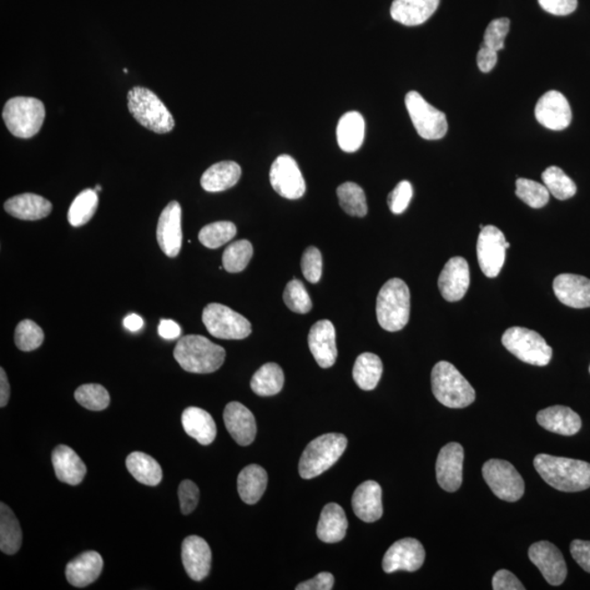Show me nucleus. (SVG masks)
<instances>
[{"instance_id": "nucleus-1", "label": "nucleus", "mask_w": 590, "mask_h": 590, "mask_svg": "<svg viewBox=\"0 0 590 590\" xmlns=\"http://www.w3.org/2000/svg\"><path fill=\"white\" fill-rule=\"evenodd\" d=\"M533 466L543 480L559 491L581 492L590 488L589 462L539 454Z\"/></svg>"}, {"instance_id": "nucleus-2", "label": "nucleus", "mask_w": 590, "mask_h": 590, "mask_svg": "<svg viewBox=\"0 0 590 590\" xmlns=\"http://www.w3.org/2000/svg\"><path fill=\"white\" fill-rule=\"evenodd\" d=\"M181 369L196 374L218 371L225 360V350L204 336L181 337L173 352Z\"/></svg>"}, {"instance_id": "nucleus-3", "label": "nucleus", "mask_w": 590, "mask_h": 590, "mask_svg": "<svg viewBox=\"0 0 590 590\" xmlns=\"http://www.w3.org/2000/svg\"><path fill=\"white\" fill-rule=\"evenodd\" d=\"M376 316L383 330L395 332L408 324L410 317V291L400 278L388 280L378 292Z\"/></svg>"}, {"instance_id": "nucleus-4", "label": "nucleus", "mask_w": 590, "mask_h": 590, "mask_svg": "<svg viewBox=\"0 0 590 590\" xmlns=\"http://www.w3.org/2000/svg\"><path fill=\"white\" fill-rule=\"evenodd\" d=\"M431 383L433 395L447 408L462 409L476 400V392L471 383L450 362L436 363L432 370Z\"/></svg>"}, {"instance_id": "nucleus-5", "label": "nucleus", "mask_w": 590, "mask_h": 590, "mask_svg": "<svg viewBox=\"0 0 590 590\" xmlns=\"http://www.w3.org/2000/svg\"><path fill=\"white\" fill-rule=\"evenodd\" d=\"M348 445L347 437L328 433L313 440L302 454L299 472L305 480L321 475L339 461Z\"/></svg>"}, {"instance_id": "nucleus-6", "label": "nucleus", "mask_w": 590, "mask_h": 590, "mask_svg": "<svg viewBox=\"0 0 590 590\" xmlns=\"http://www.w3.org/2000/svg\"><path fill=\"white\" fill-rule=\"evenodd\" d=\"M128 100L129 112L144 128L156 134H168L173 130L172 114L153 91L135 87L129 91Z\"/></svg>"}, {"instance_id": "nucleus-7", "label": "nucleus", "mask_w": 590, "mask_h": 590, "mask_svg": "<svg viewBox=\"0 0 590 590\" xmlns=\"http://www.w3.org/2000/svg\"><path fill=\"white\" fill-rule=\"evenodd\" d=\"M3 119L10 133L16 137L32 138L42 128L45 107L42 101L35 98H13L4 105Z\"/></svg>"}, {"instance_id": "nucleus-8", "label": "nucleus", "mask_w": 590, "mask_h": 590, "mask_svg": "<svg viewBox=\"0 0 590 590\" xmlns=\"http://www.w3.org/2000/svg\"><path fill=\"white\" fill-rule=\"evenodd\" d=\"M502 344L517 359L536 366H546L552 359V348L538 332L512 327L504 332Z\"/></svg>"}, {"instance_id": "nucleus-9", "label": "nucleus", "mask_w": 590, "mask_h": 590, "mask_svg": "<svg viewBox=\"0 0 590 590\" xmlns=\"http://www.w3.org/2000/svg\"><path fill=\"white\" fill-rule=\"evenodd\" d=\"M203 322L211 336L225 340H242L251 334L249 320L230 307L219 304L207 305Z\"/></svg>"}, {"instance_id": "nucleus-10", "label": "nucleus", "mask_w": 590, "mask_h": 590, "mask_svg": "<svg viewBox=\"0 0 590 590\" xmlns=\"http://www.w3.org/2000/svg\"><path fill=\"white\" fill-rule=\"evenodd\" d=\"M405 103L411 122L423 139L438 140L447 134L446 115L427 103L417 91L407 93Z\"/></svg>"}, {"instance_id": "nucleus-11", "label": "nucleus", "mask_w": 590, "mask_h": 590, "mask_svg": "<svg viewBox=\"0 0 590 590\" xmlns=\"http://www.w3.org/2000/svg\"><path fill=\"white\" fill-rule=\"evenodd\" d=\"M482 476L492 492L503 501L516 502L524 496V479L506 461L490 459L482 467Z\"/></svg>"}, {"instance_id": "nucleus-12", "label": "nucleus", "mask_w": 590, "mask_h": 590, "mask_svg": "<svg viewBox=\"0 0 590 590\" xmlns=\"http://www.w3.org/2000/svg\"><path fill=\"white\" fill-rule=\"evenodd\" d=\"M511 247L503 232L494 225H487L479 234L477 255L479 266L488 278H496L506 262V250Z\"/></svg>"}, {"instance_id": "nucleus-13", "label": "nucleus", "mask_w": 590, "mask_h": 590, "mask_svg": "<svg viewBox=\"0 0 590 590\" xmlns=\"http://www.w3.org/2000/svg\"><path fill=\"white\" fill-rule=\"evenodd\" d=\"M270 183L276 193L286 199H299L305 194L304 175L296 161L287 154L278 156L272 163Z\"/></svg>"}, {"instance_id": "nucleus-14", "label": "nucleus", "mask_w": 590, "mask_h": 590, "mask_svg": "<svg viewBox=\"0 0 590 590\" xmlns=\"http://www.w3.org/2000/svg\"><path fill=\"white\" fill-rule=\"evenodd\" d=\"M426 551L420 542L413 538L398 541L387 550L383 559L385 573L397 571L416 572L423 566Z\"/></svg>"}, {"instance_id": "nucleus-15", "label": "nucleus", "mask_w": 590, "mask_h": 590, "mask_svg": "<svg viewBox=\"0 0 590 590\" xmlns=\"http://www.w3.org/2000/svg\"><path fill=\"white\" fill-rule=\"evenodd\" d=\"M529 559L539 568L546 581L559 586L566 581L568 568L559 550L549 542H539L529 548Z\"/></svg>"}, {"instance_id": "nucleus-16", "label": "nucleus", "mask_w": 590, "mask_h": 590, "mask_svg": "<svg viewBox=\"0 0 590 590\" xmlns=\"http://www.w3.org/2000/svg\"><path fill=\"white\" fill-rule=\"evenodd\" d=\"M539 123L551 130H563L572 122V110L568 101L559 91H548L539 99L534 109Z\"/></svg>"}, {"instance_id": "nucleus-17", "label": "nucleus", "mask_w": 590, "mask_h": 590, "mask_svg": "<svg viewBox=\"0 0 590 590\" xmlns=\"http://www.w3.org/2000/svg\"><path fill=\"white\" fill-rule=\"evenodd\" d=\"M156 240L161 251L174 259L180 254L183 233H181V208L178 201H171L160 215Z\"/></svg>"}, {"instance_id": "nucleus-18", "label": "nucleus", "mask_w": 590, "mask_h": 590, "mask_svg": "<svg viewBox=\"0 0 590 590\" xmlns=\"http://www.w3.org/2000/svg\"><path fill=\"white\" fill-rule=\"evenodd\" d=\"M463 448L461 444L450 443L438 454L436 461V479L438 484L447 492H456L462 483Z\"/></svg>"}, {"instance_id": "nucleus-19", "label": "nucleus", "mask_w": 590, "mask_h": 590, "mask_svg": "<svg viewBox=\"0 0 590 590\" xmlns=\"http://www.w3.org/2000/svg\"><path fill=\"white\" fill-rule=\"evenodd\" d=\"M471 285L469 265L462 257H453L446 262L438 278V289L448 302H457L466 295Z\"/></svg>"}, {"instance_id": "nucleus-20", "label": "nucleus", "mask_w": 590, "mask_h": 590, "mask_svg": "<svg viewBox=\"0 0 590 590\" xmlns=\"http://www.w3.org/2000/svg\"><path fill=\"white\" fill-rule=\"evenodd\" d=\"M211 549L205 539L189 536L181 544V561L186 573L196 582L208 577L211 568Z\"/></svg>"}, {"instance_id": "nucleus-21", "label": "nucleus", "mask_w": 590, "mask_h": 590, "mask_svg": "<svg viewBox=\"0 0 590 590\" xmlns=\"http://www.w3.org/2000/svg\"><path fill=\"white\" fill-rule=\"evenodd\" d=\"M309 347L317 365L322 369L335 365L338 357L336 330L330 321H319L312 326Z\"/></svg>"}, {"instance_id": "nucleus-22", "label": "nucleus", "mask_w": 590, "mask_h": 590, "mask_svg": "<svg viewBox=\"0 0 590 590\" xmlns=\"http://www.w3.org/2000/svg\"><path fill=\"white\" fill-rule=\"evenodd\" d=\"M224 420L226 430L239 445L247 446L254 442L257 433L255 417L241 402L232 401L226 405Z\"/></svg>"}, {"instance_id": "nucleus-23", "label": "nucleus", "mask_w": 590, "mask_h": 590, "mask_svg": "<svg viewBox=\"0 0 590 590\" xmlns=\"http://www.w3.org/2000/svg\"><path fill=\"white\" fill-rule=\"evenodd\" d=\"M554 295L564 305L573 309L590 307V280L586 277L562 274L553 281Z\"/></svg>"}, {"instance_id": "nucleus-24", "label": "nucleus", "mask_w": 590, "mask_h": 590, "mask_svg": "<svg viewBox=\"0 0 590 590\" xmlns=\"http://www.w3.org/2000/svg\"><path fill=\"white\" fill-rule=\"evenodd\" d=\"M356 515L365 523H374L383 516L382 488L376 481L363 482L352 497Z\"/></svg>"}, {"instance_id": "nucleus-25", "label": "nucleus", "mask_w": 590, "mask_h": 590, "mask_svg": "<svg viewBox=\"0 0 590 590\" xmlns=\"http://www.w3.org/2000/svg\"><path fill=\"white\" fill-rule=\"evenodd\" d=\"M537 421L546 430L563 436H572L581 430V417L571 408L564 406L549 407L538 412Z\"/></svg>"}, {"instance_id": "nucleus-26", "label": "nucleus", "mask_w": 590, "mask_h": 590, "mask_svg": "<svg viewBox=\"0 0 590 590\" xmlns=\"http://www.w3.org/2000/svg\"><path fill=\"white\" fill-rule=\"evenodd\" d=\"M103 569V559L98 552L87 551L80 554L66 567V577L75 587L89 586L99 578Z\"/></svg>"}, {"instance_id": "nucleus-27", "label": "nucleus", "mask_w": 590, "mask_h": 590, "mask_svg": "<svg viewBox=\"0 0 590 590\" xmlns=\"http://www.w3.org/2000/svg\"><path fill=\"white\" fill-rule=\"evenodd\" d=\"M4 208L13 218L37 221L47 218L52 213L53 205L42 196L27 193L12 197Z\"/></svg>"}, {"instance_id": "nucleus-28", "label": "nucleus", "mask_w": 590, "mask_h": 590, "mask_svg": "<svg viewBox=\"0 0 590 590\" xmlns=\"http://www.w3.org/2000/svg\"><path fill=\"white\" fill-rule=\"evenodd\" d=\"M440 0H393L392 18L407 27L427 22L436 12Z\"/></svg>"}, {"instance_id": "nucleus-29", "label": "nucleus", "mask_w": 590, "mask_h": 590, "mask_svg": "<svg viewBox=\"0 0 590 590\" xmlns=\"http://www.w3.org/2000/svg\"><path fill=\"white\" fill-rule=\"evenodd\" d=\"M52 462L59 481L77 486L84 481L87 467L72 448L58 445L52 453Z\"/></svg>"}, {"instance_id": "nucleus-30", "label": "nucleus", "mask_w": 590, "mask_h": 590, "mask_svg": "<svg viewBox=\"0 0 590 590\" xmlns=\"http://www.w3.org/2000/svg\"><path fill=\"white\" fill-rule=\"evenodd\" d=\"M181 425L190 437L201 445H209L216 436V426L209 412L197 407H189L181 415Z\"/></svg>"}, {"instance_id": "nucleus-31", "label": "nucleus", "mask_w": 590, "mask_h": 590, "mask_svg": "<svg viewBox=\"0 0 590 590\" xmlns=\"http://www.w3.org/2000/svg\"><path fill=\"white\" fill-rule=\"evenodd\" d=\"M241 166L233 161H222L211 165L201 176L200 184L209 193H219L233 188L241 179Z\"/></svg>"}, {"instance_id": "nucleus-32", "label": "nucleus", "mask_w": 590, "mask_h": 590, "mask_svg": "<svg viewBox=\"0 0 590 590\" xmlns=\"http://www.w3.org/2000/svg\"><path fill=\"white\" fill-rule=\"evenodd\" d=\"M348 519L344 508L336 503H330L322 508L317 537L325 543L339 542L346 537Z\"/></svg>"}, {"instance_id": "nucleus-33", "label": "nucleus", "mask_w": 590, "mask_h": 590, "mask_svg": "<svg viewBox=\"0 0 590 590\" xmlns=\"http://www.w3.org/2000/svg\"><path fill=\"white\" fill-rule=\"evenodd\" d=\"M365 137V122L359 112L352 110L342 116L337 125V141L342 151L356 153L361 148Z\"/></svg>"}, {"instance_id": "nucleus-34", "label": "nucleus", "mask_w": 590, "mask_h": 590, "mask_svg": "<svg viewBox=\"0 0 590 590\" xmlns=\"http://www.w3.org/2000/svg\"><path fill=\"white\" fill-rule=\"evenodd\" d=\"M269 484V475L264 468L259 465L247 466L240 472L238 478V491L242 501L250 506L259 502Z\"/></svg>"}, {"instance_id": "nucleus-35", "label": "nucleus", "mask_w": 590, "mask_h": 590, "mask_svg": "<svg viewBox=\"0 0 590 590\" xmlns=\"http://www.w3.org/2000/svg\"><path fill=\"white\" fill-rule=\"evenodd\" d=\"M130 475L145 486L154 487L163 481V468L154 457L141 452H134L126 459Z\"/></svg>"}, {"instance_id": "nucleus-36", "label": "nucleus", "mask_w": 590, "mask_h": 590, "mask_svg": "<svg viewBox=\"0 0 590 590\" xmlns=\"http://www.w3.org/2000/svg\"><path fill=\"white\" fill-rule=\"evenodd\" d=\"M22 544V531L12 509L0 503V550L8 556L16 554Z\"/></svg>"}, {"instance_id": "nucleus-37", "label": "nucleus", "mask_w": 590, "mask_h": 590, "mask_svg": "<svg viewBox=\"0 0 590 590\" xmlns=\"http://www.w3.org/2000/svg\"><path fill=\"white\" fill-rule=\"evenodd\" d=\"M383 374V363L374 353H362L353 366V380L363 391L375 390Z\"/></svg>"}, {"instance_id": "nucleus-38", "label": "nucleus", "mask_w": 590, "mask_h": 590, "mask_svg": "<svg viewBox=\"0 0 590 590\" xmlns=\"http://www.w3.org/2000/svg\"><path fill=\"white\" fill-rule=\"evenodd\" d=\"M285 384V374L277 363H266L251 378V387L256 395L261 397L275 396Z\"/></svg>"}, {"instance_id": "nucleus-39", "label": "nucleus", "mask_w": 590, "mask_h": 590, "mask_svg": "<svg viewBox=\"0 0 590 590\" xmlns=\"http://www.w3.org/2000/svg\"><path fill=\"white\" fill-rule=\"evenodd\" d=\"M99 205L98 191L95 189L83 190L73 201L68 210V222L75 228L87 225L97 213Z\"/></svg>"}, {"instance_id": "nucleus-40", "label": "nucleus", "mask_w": 590, "mask_h": 590, "mask_svg": "<svg viewBox=\"0 0 590 590\" xmlns=\"http://www.w3.org/2000/svg\"><path fill=\"white\" fill-rule=\"evenodd\" d=\"M337 196L346 214L359 218L366 216V197L361 186L347 181L337 189Z\"/></svg>"}, {"instance_id": "nucleus-41", "label": "nucleus", "mask_w": 590, "mask_h": 590, "mask_svg": "<svg viewBox=\"0 0 590 590\" xmlns=\"http://www.w3.org/2000/svg\"><path fill=\"white\" fill-rule=\"evenodd\" d=\"M253 245L247 240L236 241L226 247L222 255L224 269L231 274L243 271L253 257Z\"/></svg>"}, {"instance_id": "nucleus-42", "label": "nucleus", "mask_w": 590, "mask_h": 590, "mask_svg": "<svg viewBox=\"0 0 590 590\" xmlns=\"http://www.w3.org/2000/svg\"><path fill=\"white\" fill-rule=\"evenodd\" d=\"M544 186L559 200L572 198L577 194V184L558 166H550L542 173Z\"/></svg>"}, {"instance_id": "nucleus-43", "label": "nucleus", "mask_w": 590, "mask_h": 590, "mask_svg": "<svg viewBox=\"0 0 590 590\" xmlns=\"http://www.w3.org/2000/svg\"><path fill=\"white\" fill-rule=\"evenodd\" d=\"M236 235V226L230 221L214 222L200 230V243L210 250L219 249Z\"/></svg>"}, {"instance_id": "nucleus-44", "label": "nucleus", "mask_w": 590, "mask_h": 590, "mask_svg": "<svg viewBox=\"0 0 590 590\" xmlns=\"http://www.w3.org/2000/svg\"><path fill=\"white\" fill-rule=\"evenodd\" d=\"M75 401L85 409L102 411L110 406V397L107 388L99 384H84L75 392Z\"/></svg>"}, {"instance_id": "nucleus-45", "label": "nucleus", "mask_w": 590, "mask_h": 590, "mask_svg": "<svg viewBox=\"0 0 590 590\" xmlns=\"http://www.w3.org/2000/svg\"><path fill=\"white\" fill-rule=\"evenodd\" d=\"M516 195L524 204L534 209L542 208L550 199V191L544 184L528 179L516 181Z\"/></svg>"}, {"instance_id": "nucleus-46", "label": "nucleus", "mask_w": 590, "mask_h": 590, "mask_svg": "<svg viewBox=\"0 0 590 590\" xmlns=\"http://www.w3.org/2000/svg\"><path fill=\"white\" fill-rule=\"evenodd\" d=\"M44 341V331L41 327L31 320L20 321L16 332H14V342L20 350L30 352L37 350Z\"/></svg>"}, {"instance_id": "nucleus-47", "label": "nucleus", "mask_w": 590, "mask_h": 590, "mask_svg": "<svg viewBox=\"0 0 590 590\" xmlns=\"http://www.w3.org/2000/svg\"><path fill=\"white\" fill-rule=\"evenodd\" d=\"M284 301L289 310L299 314H306L312 310V300L304 282L294 279L286 285Z\"/></svg>"}, {"instance_id": "nucleus-48", "label": "nucleus", "mask_w": 590, "mask_h": 590, "mask_svg": "<svg viewBox=\"0 0 590 590\" xmlns=\"http://www.w3.org/2000/svg\"><path fill=\"white\" fill-rule=\"evenodd\" d=\"M509 25L511 22L507 18H501L493 20L488 25L486 32H484L483 44L487 45L494 50H501L504 48V42H506V35L509 31Z\"/></svg>"}, {"instance_id": "nucleus-49", "label": "nucleus", "mask_w": 590, "mask_h": 590, "mask_svg": "<svg viewBox=\"0 0 590 590\" xmlns=\"http://www.w3.org/2000/svg\"><path fill=\"white\" fill-rule=\"evenodd\" d=\"M302 272L311 284L321 280L322 272V259L319 249L315 246L307 247L301 261Z\"/></svg>"}, {"instance_id": "nucleus-50", "label": "nucleus", "mask_w": 590, "mask_h": 590, "mask_svg": "<svg viewBox=\"0 0 590 590\" xmlns=\"http://www.w3.org/2000/svg\"><path fill=\"white\" fill-rule=\"evenodd\" d=\"M413 195L410 181H402L388 195L387 203L392 214L401 215L409 206Z\"/></svg>"}, {"instance_id": "nucleus-51", "label": "nucleus", "mask_w": 590, "mask_h": 590, "mask_svg": "<svg viewBox=\"0 0 590 590\" xmlns=\"http://www.w3.org/2000/svg\"><path fill=\"white\" fill-rule=\"evenodd\" d=\"M181 511L184 515L193 513L199 502V489L193 481H181L179 487Z\"/></svg>"}, {"instance_id": "nucleus-52", "label": "nucleus", "mask_w": 590, "mask_h": 590, "mask_svg": "<svg viewBox=\"0 0 590 590\" xmlns=\"http://www.w3.org/2000/svg\"><path fill=\"white\" fill-rule=\"evenodd\" d=\"M543 10L554 16H568L577 8V0H538Z\"/></svg>"}, {"instance_id": "nucleus-53", "label": "nucleus", "mask_w": 590, "mask_h": 590, "mask_svg": "<svg viewBox=\"0 0 590 590\" xmlns=\"http://www.w3.org/2000/svg\"><path fill=\"white\" fill-rule=\"evenodd\" d=\"M494 590H524V585L512 572L507 569H500L492 579Z\"/></svg>"}, {"instance_id": "nucleus-54", "label": "nucleus", "mask_w": 590, "mask_h": 590, "mask_svg": "<svg viewBox=\"0 0 590 590\" xmlns=\"http://www.w3.org/2000/svg\"><path fill=\"white\" fill-rule=\"evenodd\" d=\"M334 575L322 572L316 575L314 578L297 585L296 590H331L334 587Z\"/></svg>"}, {"instance_id": "nucleus-55", "label": "nucleus", "mask_w": 590, "mask_h": 590, "mask_svg": "<svg viewBox=\"0 0 590 590\" xmlns=\"http://www.w3.org/2000/svg\"><path fill=\"white\" fill-rule=\"evenodd\" d=\"M571 554L578 566L590 573V542L574 541L571 543Z\"/></svg>"}, {"instance_id": "nucleus-56", "label": "nucleus", "mask_w": 590, "mask_h": 590, "mask_svg": "<svg viewBox=\"0 0 590 590\" xmlns=\"http://www.w3.org/2000/svg\"><path fill=\"white\" fill-rule=\"evenodd\" d=\"M498 63V52L482 44L477 54V64L482 73H490Z\"/></svg>"}, {"instance_id": "nucleus-57", "label": "nucleus", "mask_w": 590, "mask_h": 590, "mask_svg": "<svg viewBox=\"0 0 590 590\" xmlns=\"http://www.w3.org/2000/svg\"><path fill=\"white\" fill-rule=\"evenodd\" d=\"M159 335L166 340L178 339L181 335V330L179 324L174 321L163 320L159 325Z\"/></svg>"}, {"instance_id": "nucleus-58", "label": "nucleus", "mask_w": 590, "mask_h": 590, "mask_svg": "<svg viewBox=\"0 0 590 590\" xmlns=\"http://www.w3.org/2000/svg\"><path fill=\"white\" fill-rule=\"evenodd\" d=\"M10 398V385L6 372L0 369V407L7 406Z\"/></svg>"}, {"instance_id": "nucleus-59", "label": "nucleus", "mask_w": 590, "mask_h": 590, "mask_svg": "<svg viewBox=\"0 0 590 590\" xmlns=\"http://www.w3.org/2000/svg\"><path fill=\"white\" fill-rule=\"evenodd\" d=\"M124 326L130 331H138L144 327V320L137 314H130L124 320Z\"/></svg>"}, {"instance_id": "nucleus-60", "label": "nucleus", "mask_w": 590, "mask_h": 590, "mask_svg": "<svg viewBox=\"0 0 590 590\" xmlns=\"http://www.w3.org/2000/svg\"><path fill=\"white\" fill-rule=\"evenodd\" d=\"M95 190L101 191V190H102V188H101L100 185H97V186H95Z\"/></svg>"}, {"instance_id": "nucleus-61", "label": "nucleus", "mask_w": 590, "mask_h": 590, "mask_svg": "<svg viewBox=\"0 0 590 590\" xmlns=\"http://www.w3.org/2000/svg\"><path fill=\"white\" fill-rule=\"evenodd\" d=\"M123 70H124V73H126V74L128 73V69L124 68Z\"/></svg>"}, {"instance_id": "nucleus-62", "label": "nucleus", "mask_w": 590, "mask_h": 590, "mask_svg": "<svg viewBox=\"0 0 590 590\" xmlns=\"http://www.w3.org/2000/svg\"><path fill=\"white\" fill-rule=\"evenodd\" d=\"M589 373H590V366H589Z\"/></svg>"}]
</instances>
